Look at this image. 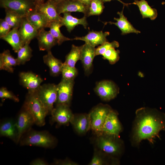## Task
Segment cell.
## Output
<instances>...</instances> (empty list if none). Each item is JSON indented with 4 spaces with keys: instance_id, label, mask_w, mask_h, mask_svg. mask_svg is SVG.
I'll list each match as a JSON object with an SVG mask.
<instances>
[{
    "instance_id": "6da1fadb",
    "label": "cell",
    "mask_w": 165,
    "mask_h": 165,
    "mask_svg": "<svg viewBox=\"0 0 165 165\" xmlns=\"http://www.w3.org/2000/svg\"><path fill=\"white\" fill-rule=\"evenodd\" d=\"M135 115L131 137L134 146L145 140L152 143L160 132L165 131V114L157 109L141 108L136 110Z\"/></svg>"
},
{
    "instance_id": "7a4b0ae2",
    "label": "cell",
    "mask_w": 165,
    "mask_h": 165,
    "mask_svg": "<svg viewBox=\"0 0 165 165\" xmlns=\"http://www.w3.org/2000/svg\"><path fill=\"white\" fill-rule=\"evenodd\" d=\"M97 148L105 154L118 159L123 153L124 146L119 136L101 134L97 135Z\"/></svg>"
},
{
    "instance_id": "3957f363",
    "label": "cell",
    "mask_w": 165,
    "mask_h": 165,
    "mask_svg": "<svg viewBox=\"0 0 165 165\" xmlns=\"http://www.w3.org/2000/svg\"><path fill=\"white\" fill-rule=\"evenodd\" d=\"M56 138L47 131L30 130L21 137L19 143L21 146H36L53 148L57 143Z\"/></svg>"
},
{
    "instance_id": "277c9868",
    "label": "cell",
    "mask_w": 165,
    "mask_h": 165,
    "mask_svg": "<svg viewBox=\"0 0 165 165\" xmlns=\"http://www.w3.org/2000/svg\"><path fill=\"white\" fill-rule=\"evenodd\" d=\"M33 117L35 124L42 127L45 123V118L48 114L38 98L36 90L28 91L23 105Z\"/></svg>"
},
{
    "instance_id": "5b68a950",
    "label": "cell",
    "mask_w": 165,
    "mask_h": 165,
    "mask_svg": "<svg viewBox=\"0 0 165 165\" xmlns=\"http://www.w3.org/2000/svg\"><path fill=\"white\" fill-rule=\"evenodd\" d=\"M0 6L26 17L35 9L34 0H0Z\"/></svg>"
},
{
    "instance_id": "8992f818",
    "label": "cell",
    "mask_w": 165,
    "mask_h": 165,
    "mask_svg": "<svg viewBox=\"0 0 165 165\" xmlns=\"http://www.w3.org/2000/svg\"><path fill=\"white\" fill-rule=\"evenodd\" d=\"M112 110L108 105L101 104L95 107L90 112L91 129L97 135L102 134L105 120Z\"/></svg>"
},
{
    "instance_id": "52a82bcc",
    "label": "cell",
    "mask_w": 165,
    "mask_h": 165,
    "mask_svg": "<svg viewBox=\"0 0 165 165\" xmlns=\"http://www.w3.org/2000/svg\"><path fill=\"white\" fill-rule=\"evenodd\" d=\"M36 92L48 114H50L57 99V85L48 83L41 85Z\"/></svg>"
},
{
    "instance_id": "ba28073f",
    "label": "cell",
    "mask_w": 165,
    "mask_h": 165,
    "mask_svg": "<svg viewBox=\"0 0 165 165\" xmlns=\"http://www.w3.org/2000/svg\"><path fill=\"white\" fill-rule=\"evenodd\" d=\"M94 91L102 100L109 101L116 97L119 93V88L113 81L104 80L97 83Z\"/></svg>"
},
{
    "instance_id": "9c48e42d",
    "label": "cell",
    "mask_w": 165,
    "mask_h": 165,
    "mask_svg": "<svg viewBox=\"0 0 165 165\" xmlns=\"http://www.w3.org/2000/svg\"><path fill=\"white\" fill-rule=\"evenodd\" d=\"M74 84V80H67L62 79L61 81L57 85L56 105H63L70 106Z\"/></svg>"
},
{
    "instance_id": "30bf717a",
    "label": "cell",
    "mask_w": 165,
    "mask_h": 165,
    "mask_svg": "<svg viewBox=\"0 0 165 165\" xmlns=\"http://www.w3.org/2000/svg\"><path fill=\"white\" fill-rule=\"evenodd\" d=\"M56 6L59 15L65 12H79L86 17L88 16L89 7L78 0H63L56 2Z\"/></svg>"
},
{
    "instance_id": "8fae6325",
    "label": "cell",
    "mask_w": 165,
    "mask_h": 165,
    "mask_svg": "<svg viewBox=\"0 0 165 165\" xmlns=\"http://www.w3.org/2000/svg\"><path fill=\"white\" fill-rule=\"evenodd\" d=\"M35 9L50 23L54 21L61 22L62 17L57 12L55 1L48 0L45 3H35Z\"/></svg>"
},
{
    "instance_id": "7c38bea8",
    "label": "cell",
    "mask_w": 165,
    "mask_h": 165,
    "mask_svg": "<svg viewBox=\"0 0 165 165\" xmlns=\"http://www.w3.org/2000/svg\"><path fill=\"white\" fill-rule=\"evenodd\" d=\"M69 107L66 105H56L50 114L52 121L60 126L68 125L74 115Z\"/></svg>"
},
{
    "instance_id": "4fadbf2b",
    "label": "cell",
    "mask_w": 165,
    "mask_h": 165,
    "mask_svg": "<svg viewBox=\"0 0 165 165\" xmlns=\"http://www.w3.org/2000/svg\"><path fill=\"white\" fill-rule=\"evenodd\" d=\"M20 140L23 134L35 124L34 119L29 111L23 106L16 120Z\"/></svg>"
},
{
    "instance_id": "5bb4252c",
    "label": "cell",
    "mask_w": 165,
    "mask_h": 165,
    "mask_svg": "<svg viewBox=\"0 0 165 165\" xmlns=\"http://www.w3.org/2000/svg\"><path fill=\"white\" fill-rule=\"evenodd\" d=\"M122 130V127L118 119L117 112L112 109L105 120L102 133L119 136Z\"/></svg>"
},
{
    "instance_id": "9a60e30c",
    "label": "cell",
    "mask_w": 165,
    "mask_h": 165,
    "mask_svg": "<svg viewBox=\"0 0 165 165\" xmlns=\"http://www.w3.org/2000/svg\"><path fill=\"white\" fill-rule=\"evenodd\" d=\"M0 135L9 138L16 144L19 143L20 139L16 120L10 118L1 123Z\"/></svg>"
},
{
    "instance_id": "2e32d148",
    "label": "cell",
    "mask_w": 165,
    "mask_h": 165,
    "mask_svg": "<svg viewBox=\"0 0 165 165\" xmlns=\"http://www.w3.org/2000/svg\"><path fill=\"white\" fill-rule=\"evenodd\" d=\"M19 76L21 84L28 91L36 90L43 81L40 76L31 72H21Z\"/></svg>"
},
{
    "instance_id": "e0dca14e",
    "label": "cell",
    "mask_w": 165,
    "mask_h": 165,
    "mask_svg": "<svg viewBox=\"0 0 165 165\" xmlns=\"http://www.w3.org/2000/svg\"><path fill=\"white\" fill-rule=\"evenodd\" d=\"M109 34V32L108 31L103 32L102 31H92L84 36L75 37L72 39L84 41L86 44L95 47L107 42L106 37Z\"/></svg>"
},
{
    "instance_id": "ac0fdd59",
    "label": "cell",
    "mask_w": 165,
    "mask_h": 165,
    "mask_svg": "<svg viewBox=\"0 0 165 165\" xmlns=\"http://www.w3.org/2000/svg\"><path fill=\"white\" fill-rule=\"evenodd\" d=\"M18 32L23 46L29 44L31 41L36 38L38 31L28 20L26 17L23 18Z\"/></svg>"
},
{
    "instance_id": "d6986e66",
    "label": "cell",
    "mask_w": 165,
    "mask_h": 165,
    "mask_svg": "<svg viewBox=\"0 0 165 165\" xmlns=\"http://www.w3.org/2000/svg\"><path fill=\"white\" fill-rule=\"evenodd\" d=\"M95 49V47L86 43L83 45L80 60L86 75H89L92 72Z\"/></svg>"
},
{
    "instance_id": "ffe728a7",
    "label": "cell",
    "mask_w": 165,
    "mask_h": 165,
    "mask_svg": "<svg viewBox=\"0 0 165 165\" xmlns=\"http://www.w3.org/2000/svg\"><path fill=\"white\" fill-rule=\"evenodd\" d=\"M70 123L76 132L79 134L86 133L91 129L90 120L89 114H75Z\"/></svg>"
},
{
    "instance_id": "44dd1931",
    "label": "cell",
    "mask_w": 165,
    "mask_h": 165,
    "mask_svg": "<svg viewBox=\"0 0 165 165\" xmlns=\"http://www.w3.org/2000/svg\"><path fill=\"white\" fill-rule=\"evenodd\" d=\"M39 49L40 51L51 50L53 46L57 44V41L50 31L42 29L38 31L36 37Z\"/></svg>"
},
{
    "instance_id": "7402d4cb",
    "label": "cell",
    "mask_w": 165,
    "mask_h": 165,
    "mask_svg": "<svg viewBox=\"0 0 165 165\" xmlns=\"http://www.w3.org/2000/svg\"><path fill=\"white\" fill-rule=\"evenodd\" d=\"M124 6H123V9L121 12H118L117 13V14L119 16V17L114 18V19L116 21V22L110 21L104 22V24L115 25L121 30V35H122L132 33L137 34L140 33L141 31L135 29L128 21L127 18L124 16L123 13Z\"/></svg>"
},
{
    "instance_id": "603a6c76",
    "label": "cell",
    "mask_w": 165,
    "mask_h": 165,
    "mask_svg": "<svg viewBox=\"0 0 165 165\" xmlns=\"http://www.w3.org/2000/svg\"><path fill=\"white\" fill-rule=\"evenodd\" d=\"M47 52V53L43 57V62L49 68L50 75L57 76L61 74L63 63L53 56L51 50Z\"/></svg>"
},
{
    "instance_id": "cb8c5ba5",
    "label": "cell",
    "mask_w": 165,
    "mask_h": 165,
    "mask_svg": "<svg viewBox=\"0 0 165 165\" xmlns=\"http://www.w3.org/2000/svg\"><path fill=\"white\" fill-rule=\"evenodd\" d=\"M71 13L65 12L63 13L64 15L61 21L62 26H65L69 32L78 25H82L86 29L88 26L87 17L84 16L82 18L79 19L72 16Z\"/></svg>"
},
{
    "instance_id": "d4e9b609",
    "label": "cell",
    "mask_w": 165,
    "mask_h": 165,
    "mask_svg": "<svg viewBox=\"0 0 165 165\" xmlns=\"http://www.w3.org/2000/svg\"><path fill=\"white\" fill-rule=\"evenodd\" d=\"M18 65L16 58L11 55L9 50H4L0 54V69L13 73V67Z\"/></svg>"
},
{
    "instance_id": "484cf974",
    "label": "cell",
    "mask_w": 165,
    "mask_h": 165,
    "mask_svg": "<svg viewBox=\"0 0 165 165\" xmlns=\"http://www.w3.org/2000/svg\"><path fill=\"white\" fill-rule=\"evenodd\" d=\"M118 159L111 157L97 148L95 149L89 165H115L119 163Z\"/></svg>"
},
{
    "instance_id": "4316f807",
    "label": "cell",
    "mask_w": 165,
    "mask_h": 165,
    "mask_svg": "<svg viewBox=\"0 0 165 165\" xmlns=\"http://www.w3.org/2000/svg\"><path fill=\"white\" fill-rule=\"evenodd\" d=\"M26 18L38 31L46 28H49L51 24L42 15L38 13L35 9Z\"/></svg>"
},
{
    "instance_id": "83f0119b",
    "label": "cell",
    "mask_w": 165,
    "mask_h": 165,
    "mask_svg": "<svg viewBox=\"0 0 165 165\" xmlns=\"http://www.w3.org/2000/svg\"><path fill=\"white\" fill-rule=\"evenodd\" d=\"M9 43L17 53L23 46L18 32V28H12L6 35L0 38Z\"/></svg>"
},
{
    "instance_id": "f1b7e54d",
    "label": "cell",
    "mask_w": 165,
    "mask_h": 165,
    "mask_svg": "<svg viewBox=\"0 0 165 165\" xmlns=\"http://www.w3.org/2000/svg\"><path fill=\"white\" fill-rule=\"evenodd\" d=\"M131 4L138 6L143 18H149L151 20H154L157 16L156 9L151 8L145 0H134V2Z\"/></svg>"
},
{
    "instance_id": "f546056e",
    "label": "cell",
    "mask_w": 165,
    "mask_h": 165,
    "mask_svg": "<svg viewBox=\"0 0 165 165\" xmlns=\"http://www.w3.org/2000/svg\"><path fill=\"white\" fill-rule=\"evenodd\" d=\"M83 45L77 46L72 45L70 51L66 56L64 63L70 67H75V65L78 61L80 60Z\"/></svg>"
},
{
    "instance_id": "4dcf8cb0",
    "label": "cell",
    "mask_w": 165,
    "mask_h": 165,
    "mask_svg": "<svg viewBox=\"0 0 165 165\" xmlns=\"http://www.w3.org/2000/svg\"><path fill=\"white\" fill-rule=\"evenodd\" d=\"M61 23L59 21H54L51 22L49 28V31L57 41L58 45H61L63 42L66 41L72 40L71 39L64 36L61 33L60 28L62 26Z\"/></svg>"
},
{
    "instance_id": "1f68e13d",
    "label": "cell",
    "mask_w": 165,
    "mask_h": 165,
    "mask_svg": "<svg viewBox=\"0 0 165 165\" xmlns=\"http://www.w3.org/2000/svg\"><path fill=\"white\" fill-rule=\"evenodd\" d=\"M32 51L28 44L24 45L20 48L17 52L16 58L18 65L24 64L29 61L32 57Z\"/></svg>"
},
{
    "instance_id": "d6a6232c",
    "label": "cell",
    "mask_w": 165,
    "mask_h": 165,
    "mask_svg": "<svg viewBox=\"0 0 165 165\" xmlns=\"http://www.w3.org/2000/svg\"><path fill=\"white\" fill-rule=\"evenodd\" d=\"M6 21L12 28H19L23 18L15 13L10 10L5 9Z\"/></svg>"
},
{
    "instance_id": "836d02e7",
    "label": "cell",
    "mask_w": 165,
    "mask_h": 165,
    "mask_svg": "<svg viewBox=\"0 0 165 165\" xmlns=\"http://www.w3.org/2000/svg\"><path fill=\"white\" fill-rule=\"evenodd\" d=\"M78 73V70L75 67H70L63 63L61 73L62 79L74 80Z\"/></svg>"
},
{
    "instance_id": "e575fe53",
    "label": "cell",
    "mask_w": 165,
    "mask_h": 165,
    "mask_svg": "<svg viewBox=\"0 0 165 165\" xmlns=\"http://www.w3.org/2000/svg\"><path fill=\"white\" fill-rule=\"evenodd\" d=\"M104 8V2L102 0H91L88 16L100 15Z\"/></svg>"
},
{
    "instance_id": "d590c367",
    "label": "cell",
    "mask_w": 165,
    "mask_h": 165,
    "mask_svg": "<svg viewBox=\"0 0 165 165\" xmlns=\"http://www.w3.org/2000/svg\"><path fill=\"white\" fill-rule=\"evenodd\" d=\"M119 50H116L115 48H111L106 51L102 55L103 58L108 61L110 64H113L119 60Z\"/></svg>"
},
{
    "instance_id": "8d00e7d4",
    "label": "cell",
    "mask_w": 165,
    "mask_h": 165,
    "mask_svg": "<svg viewBox=\"0 0 165 165\" xmlns=\"http://www.w3.org/2000/svg\"><path fill=\"white\" fill-rule=\"evenodd\" d=\"M119 46V42L116 41H114L112 42H108V41L100 45L95 49V56L102 55L106 51L111 48L118 47Z\"/></svg>"
},
{
    "instance_id": "74e56055",
    "label": "cell",
    "mask_w": 165,
    "mask_h": 165,
    "mask_svg": "<svg viewBox=\"0 0 165 165\" xmlns=\"http://www.w3.org/2000/svg\"><path fill=\"white\" fill-rule=\"evenodd\" d=\"M0 97L2 99H9L15 102L19 101L18 97L5 87H2L0 89Z\"/></svg>"
},
{
    "instance_id": "f35d334b",
    "label": "cell",
    "mask_w": 165,
    "mask_h": 165,
    "mask_svg": "<svg viewBox=\"0 0 165 165\" xmlns=\"http://www.w3.org/2000/svg\"><path fill=\"white\" fill-rule=\"evenodd\" d=\"M12 28L6 21L5 19L0 20V38L7 35Z\"/></svg>"
},
{
    "instance_id": "ab89813d",
    "label": "cell",
    "mask_w": 165,
    "mask_h": 165,
    "mask_svg": "<svg viewBox=\"0 0 165 165\" xmlns=\"http://www.w3.org/2000/svg\"><path fill=\"white\" fill-rule=\"evenodd\" d=\"M52 164L55 165H78L77 163L68 159H66L64 160L55 159L54 160L53 163H52Z\"/></svg>"
},
{
    "instance_id": "60d3db41",
    "label": "cell",
    "mask_w": 165,
    "mask_h": 165,
    "mask_svg": "<svg viewBox=\"0 0 165 165\" xmlns=\"http://www.w3.org/2000/svg\"><path fill=\"white\" fill-rule=\"evenodd\" d=\"M31 165H48V163L45 160L40 158L35 159L30 163Z\"/></svg>"
},
{
    "instance_id": "b9f144b4",
    "label": "cell",
    "mask_w": 165,
    "mask_h": 165,
    "mask_svg": "<svg viewBox=\"0 0 165 165\" xmlns=\"http://www.w3.org/2000/svg\"><path fill=\"white\" fill-rule=\"evenodd\" d=\"M80 2L90 7L91 0H78Z\"/></svg>"
},
{
    "instance_id": "7bdbcfd3",
    "label": "cell",
    "mask_w": 165,
    "mask_h": 165,
    "mask_svg": "<svg viewBox=\"0 0 165 165\" xmlns=\"http://www.w3.org/2000/svg\"><path fill=\"white\" fill-rule=\"evenodd\" d=\"M102 0L104 2H110L111 0ZM117 0L119 2H120L122 4H123V6H127L128 5L130 4V3L129 4V3H125L120 0Z\"/></svg>"
},
{
    "instance_id": "ee69618b",
    "label": "cell",
    "mask_w": 165,
    "mask_h": 165,
    "mask_svg": "<svg viewBox=\"0 0 165 165\" xmlns=\"http://www.w3.org/2000/svg\"><path fill=\"white\" fill-rule=\"evenodd\" d=\"M35 3H41L44 2L45 0H34Z\"/></svg>"
},
{
    "instance_id": "f6af8a7d",
    "label": "cell",
    "mask_w": 165,
    "mask_h": 165,
    "mask_svg": "<svg viewBox=\"0 0 165 165\" xmlns=\"http://www.w3.org/2000/svg\"><path fill=\"white\" fill-rule=\"evenodd\" d=\"M53 0L55 1L56 2H60L63 0Z\"/></svg>"
},
{
    "instance_id": "bcb514c9",
    "label": "cell",
    "mask_w": 165,
    "mask_h": 165,
    "mask_svg": "<svg viewBox=\"0 0 165 165\" xmlns=\"http://www.w3.org/2000/svg\"><path fill=\"white\" fill-rule=\"evenodd\" d=\"M162 5H164V4H165V2H163L162 3Z\"/></svg>"
}]
</instances>
